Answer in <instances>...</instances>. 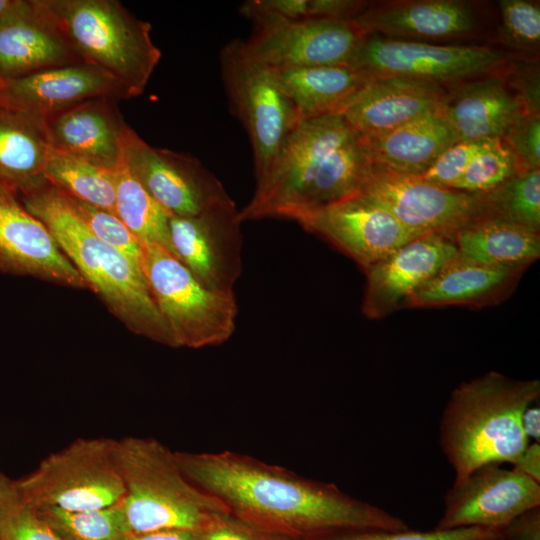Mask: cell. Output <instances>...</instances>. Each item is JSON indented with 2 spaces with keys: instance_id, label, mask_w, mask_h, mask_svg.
<instances>
[{
  "instance_id": "obj_1",
  "label": "cell",
  "mask_w": 540,
  "mask_h": 540,
  "mask_svg": "<svg viewBox=\"0 0 540 540\" xmlns=\"http://www.w3.org/2000/svg\"><path fill=\"white\" fill-rule=\"evenodd\" d=\"M185 476L235 516L307 540L362 529L409 528L399 517L357 499L333 483L233 451H175Z\"/></svg>"
},
{
  "instance_id": "obj_2",
  "label": "cell",
  "mask_w": 540,
  "mask_h": 540,
  "mask_svg": "<svg viewBox=\"0 0 540 540\" xmlns=\"http://www.w3.org/2000/svg\"><path fill=\"white\" fill-rule=\"evenodd\" d=\"M363 137L341 114L301 120L240 211L241 221L296 217L358 193L371 167Z\"/></svg>"
},
{
  "instance_id": "obj_3",
  "label": "cell",
  "mask_w": 540,
  "mask_h": 540,
  "mask_svg": "<svg viewBox=\"0 0 540 540\" xmlns=\"http://www.w3.org/2000/svg\"><path fill=\"white\" fill-rule=\"evenodd\" d=\"M18 194L115 317L131 332L176 348L141 265L97 238L66 196L45 179L20 189Z\"/></svg>"
},
{
  "instance_id": "obj_4",
  "label": "cell",
  "mask_w": 540,
  "mask_h": 540,
  "mask_svg": "<svg viewBox=\"0 0 540 540\" xmlns=\"http://www.w3.org/2000/svg\"><path fill=\"white\" fill-rule=\"evenodd\" d=\"M539 398L538 379L516 380L496 371L460 383L439 422V445L454 480L485 464H513L529 443L521 415Z\"/></svg>"
},
{
  "instance_id": "obj_5",
  "label": "cell",
  "mask_w": 540,
  "mask_h": 540,
  "mask_svg": "<svg viewBox=\"0 0 540 540\" xmlns=\"http://www.w3.org/2000/svg\"><path fill=\"white\" fill-rule=\"evenodd\" d=\"M114 459L125 488L122 500L131 532L204 531L230 513L182 472L175 451L155 438L114 439Z\"/></svg>"
},
{
  "instance_id": "obj_6",
  "label": "cell",
  "mask_w": 540,
  "mask_h": 540,
  "mask_svg": "<svg viewBox=\"0 0 540 540\" xmlns=\"http://www.w3.org/2000/svg\"><path fill=\"white\" fill-rule=\"evenodd\" d=\"M84 63L116 80L129 99L145 90L161 59L149 22L117 0H44Z\"/></svg>"
},
{
  "instance_id": "obj_7",
  "label": "cell",
  "mask_w": 540,
  "mask_h": 540,
  "mask_svg": "<svg viewBox=\"0 0 540 540\" xmlns=\"http://www.w3.org/2000/svg\"><path fill=\"white\" fill-rule=\"evenodd\" d=\"M140 246L144 276L176 348L213 347L231 338L238 315L234 292L206 287L158 244Z\"/></svg>"
},
{
  "instance_id": "obj_8",
  "label": "cell",
  "mask_w": 540,
  "mask_h": 540,
  "mask_svg": "<svg viewBox=\"0 0 540 540\" xmlns=\"http://www.w3.org/2000/svg\"><path fill=\"white\" fill-rule=\"evenodd\" d=\"M220 68L229 106L251 143L257 181L301 119L275 69L255 59L243 40L233 39L223 46Z\"/></svg>"
},
{
  "instance_id": "obj_9",
  "label": "cell",
  "mask_w": 540,
  "mask_h": 540,
  "mask_svg": "<svg viewBox=\"0 0 540 540\" xmlns=\"http://www.w3.org/2000/svg\"><path fill=\"white\" fill-rule=\"evenodd\" d=\"M113 444L110 438H77L15 479L16 486L36 508L83 511L117 504L125 488Z\"/></svg>"
},
{
  "instance_id": "obj_10",
  "label": "cell",
  "mask_w": 540,
  "mask_h": 540,
  "mask_svg": "<svg viewBox=\"0 0 540 540\" xmlns=\"http://www.w3.org/2000/svg\"><path fill=\"white\" fill-rule=\"evenodd\" d=\"M121 158L170 215L188 217L234 206L219 179L194 156L157 148L125 124Z\"/></svg>"
},
{
  "instance_id": "obj_11",
  "label": "cell",
  "mask_w": 540,
  "mask_h": 540,
  "mask_svg": "<svg viewBox=\"0 0 540 540\" xmlns=\"http://www.w3.org/2000/svg\"><path fill=\"white\" fill-rule=\"evenodd\" d=\"M507 57L486 46L433 45L364 35L349 66L367 80L399 77L439 84L490 74Z\"/></svg>"
},
{
  "instance_id": "obj_12",
  "label": "cell",
  "mask_w": 540,
  "mask_h": 540,
  "mask_svg": "<svg viewBox=\"0 0 540 540\" xmlns=\"http://www.w3.org/2000/svg\"><path fill=\"white\" fill-rule=\"evenodd\" d=\"M359 192L393 215L412 239L429 234L452 238L486 215L483 194L439 187L373 164Z\"/></svg>"
},
{
  "instance_id": "obj_13",
  "label": "cell",
  "mask_w": 540,
  "mask_h": 540,
  "mask_svg": "<svg viewBox=\"0 0 540 540\" xmlns=\"http://www.w3.org/2000/svg\"><path fill=\"white\" fill-rule=\"evenodd\" d=\"M249 20L253 31L244 41L247 51L274 69L348 65L364 36L351 19L256 16Z\"/></svg>"
},
{
  "instance_id": "obj_14",
  "label": "cell",
  "mask_w": 540,
  "mask_h": 540,
  "mask_svg": "<svg viewBox=\"0 0 540 540\" xmlns=\"http://www.w3.org/2000/svg\"><path fill=\"white\" fill-rule=\"evenodd\" d=\"M539 506L540 483L501 464H485L454 480L435 528L503 530L516 517Z\"/></svg>"
},
{
  "instance_id": "obj_15",
  "label": "cell",
  "mask_w": 540,
  "mask_h": 540,
  "mask_svg": "<svg viewBox=\"0 0 540 540\" xmlns=\"http://www.w3.org/2000/svg\"><path fill=\"white\" fill-rule=\"evenodd\" d=\"M294 221L331 242L364 271L412 239L393 215L360 192Z\"/></svg>"
},
{
  "instance_id": "obj_16",
  "label": "cell",
  "mask_w": 540,
  "mask_h": 540,
  "mask_svg": "<svg viewBox=\"0 0 540 540\" xmlns=\"http://www.w3.org/2000/svg\"><path fill=\"white\" fill-rule=\"evenodd\" d=\"M241 223L235 205L198 216L171 215V254L206 287L231 292L242 270Z\"/></svg>"
},
{
  "instance_id": "obj_17",
  "label": "cell",
  "mask_w": 540,
  "mask_h": 540,
  "mask_svg": "<svg viewBox=\"0 0 540 540\" xmlns=\"http://www.w3.org/2000/svg\"><path fill=\"white\" fill-rule=\"evenodd\" d=\"M0 272L88 288L47 227L23 205L17 189L1 182Z\"/></svg>"
},
{
  "instance_id": "obj_18",
  "label": "cell",
  "mask_w": 540,
  "mask_h": 540,
  "mask_svg": "<svg viewBox=\"0 0 540 540\" xmlns=\"http://www.w3.org/2000/svg\"><path fill=\"white\" fill-rule=\"evenodd\" d=\"M2 108L40 122L97 97L129 99L125 89L101 69L78 63L2 79Z\"/></svg>"
},
{
  "instance_id": "obj_19",
  "label": "cell",
  "mask_w": 540,
  "mask_h": 540,
  "mask_svg": "<svg viewBox=\"0 0 540 540\" xmlns=\"http://www.w3.org/2000/svg\"><path fill=\"white\" fill-rule=\"evenodd\" d=\"M451 237L429 234L413 238L384 260L365 270L363 313L385 317L402 306L457 256Z\"/></svg>"
},
{
  "instance_id": "obj_20",
  "label": "cell",
  "mask_w": 540,
  "mask_h": 540,
  "mask_svg": "<svg viewBox=\"0 0 540 540\" xmlns=\"http://www.w3.org/2000/svg\"><path fill=\"white\" fill-rule=\"evenodd\" d=\"M446 96L433 82L399 77L371 79L339 114L363 137H375L440 109Z\"/></svg>"
},
{
  "instance_id": "obj_21",
  "label": "cell",
  "mask_w": 540,
  "mask_h": 540,
  "mask_svg": "<svg viewBox=\"0 0 540 540\" xmlns=\"http://www.w3.org/2000/svg\"><path fill=\"white\" fill-rule=\"evenodd\" d=\"M84 63L44 0L0 26V77L17 78L38 71Z\"/></svg>"
},
{
  "instance_id": "obj_22",
  "label": "cell",
  "mask_w": 540,
  "mask_h": 540,
  "mask_svg": "<svg viewBox=\"0 0 540 540\" xmlns=\"http://www.w3.org/2000/svg\"><path fill=\"white\" fill-rule=\"evenodd\" d=\"M117 101L92 98L48 117L41 124L49 145L115 169L121 158V136L126 124Z\"/></svg>"
},
{
  "instance_id": "obj_23",
  "label": "cell",
  "mask_w": 540,
  "mask_h": 540,
  "mask_svg": "<svg viewBox=\"0 0 540 540\" xmlns=\"http://www.w3.org/2000/svg\"><path fill=\"white\" fill-rule=\"evenodd\" d=\"M526 268L485 264L457 255L414 293L405 307L496 304L512 293Z\"/></svg>"
},
{
  "instance_id": "obj_24",
  "label": "cell",
  "mask_w": 540,
  "mask_h": 540,
  "mask_svg": "<svg viewBox=\"0 0 540 540\" xmlns=\"http://www.w3.org/2000/svg\"><path fill=\"white\" fill-rule=\"evenodd\" d=\"M351 21L363 35L381 37H453L471 32L476 25L475 16L467 5L451 0L365 7Z\"/></svg>"
},
{
  "instance_id": "obj_25",
  "label": "cell",
  "mask_w": 540,
  "mask_h": 540,
  "mask_svg": "<svg viewBox=\"0 0 540 540\" xmlns=\"http://www.w3.org/2000/svg\"><path fill=\"white\" fill-rule=\"evenodd\" d=\"M363 140L373 165L412 176L422 175L458 141L443 106L383 135Z\"/></svg>"
},
{
  "instance_id": "obj_26",
  "label": "cell",
  "mask_w": 540,
  "mask_h": 540,
  "mask_svg": "<svg viewBox=\"0 0 540 540\" xmlns=\"http://www.w3.org/2000/svg\"><path fill=\"white\" fill-rule=\"evenodd\" d=\"M443 109L458 141L503 139L525 114L517 96L497 77L472 82L446 96Z\"/></svg>"
},
{
  "instance_id": "obj_27",
  "label": "cell",
  "mask_w": 540,
  "mask_h": 540,
  "mask_svg": "<svg viewBox=\"0 0 540 540\" xmlns=\"http://www.w3.org/2000/svg\"><path fill=\"white\" fill-rule=\"evenodd\" d=\"M459 257L492 265L528 267L540 256V235L500 218H476L452 236Z\"/></svg>"
},
{
  "instance_id": "obj_28",
  "label": "cell",
  "mask_w": 540,
  "mask_h": 540,
  "mask_svg": "<svg viewBox=\"0 0 540 540\" xmlns=\"http://www.w3.org/2000/svg\"><path fill=\"white\" fill-rule=\"evenodd\" d=\"M301 120L340 113L368 81L349 65L275 69Z\"/></svg>"
},
{
  "instance_id": "obj_29",
  "label": "cell",
  "mask_w": 540,
  "mask_h": 540,
  "mask_svg": "<svg viewBox=\"0 0 540 540\" xmlns=\"http://www.w3.org/2000/svg\"><path fill=\"white\" fill-rule=\"evenodd\" d=\"M40 121L0 109V182L20 189L39 182L49 149Z\"/></svg>"
},
{
  "instance_id": "obj_30",
  "label": "cell",
  "mask_w": 540,
  "mask_h": 540,
  "mask_svg": "<svg viewBox=\"0 0 540 540\" xmlns=\"http://www.w3.org/2000/svg\"><path fill=\"white\" fill-rule=\"evenodd\" d=\"M43 178L64 194L116 215L114 169L49 146Z\"/></svg>"
},
{
  "instance_id": "obj_31",
  "label": "cell",
  "mask_w": 540,
  "mask_h": 540,
  "mask_svg": "<svg viewBox=\"0 0 540 540\" xmlns=\"http://www.w3.org/2000/svg\"><path fill=\"white\" fill-rule=\"evenodd\" d=\"M115 213L140 243H154L171 253L170 214L144 189L122 158L114 169Z\"/></svg>"
},
{
  "instance_id": "obj_32",
  "label": "cell",
  "mask_w": 540,
  "mask_h": 540,
  "mask_svg": "<svg viewBox=\"0 0 540 540\" xmlns=\"http://www.w3.org/2000/svg\"><path fill=\"white\" fill-rule=\"evenodd\" d=\"M483 197L486 215L539 233V169L519 171Z\"/></svg>"
},
{
  "instance_id": "obj_33",
  "label": "cell",
  "mask_w": 540,
  "mask_h": 540,
  "mask_svg": "<svg viewBox=\"0 0 540 540\" xmlns=\"http://www.w3.org/2000/svg\"><path fill=\"white\" fill-rule=\"evenodd\" d=\"M37 509L44 520L67 540H127L133 534L122 501L111 506L83 511Z\"/></svg>"
},
{
  "instance_id": "obj_34",
  "label": "cell",
  "mask_w": 540,
  "mask_h": 540,
  "mask_svg": "<svg viewBox=\"0 0 540 540\" xmlns=\"http://www.w3.org/2000/svg\"><path fill=\"white\" fill-rule=\"evenodd\" d=\"M0 540H67L19 492L15 479L0 471Z\"/></svg>"
},
{
  "instance_id": "obj_35",
  "label": "cell",
  "mask_w": 540,
  "mask_h": 540,
  "mask_svg": "<svg viewBox=\"0 0 540 540\" xmlns=\"http://www.w3.org/2000/svg\"><path fill=\"white\" fill-rule=\"evenodd\" d=\"M519 172L512 149L503 139H495L469 164L452 189L486 194Z\"/></svg>"
},
{
  "instance_id": "obj_36",
  "label": "cell",
  "mask_w": 540,
  "mask_h": 540,
  "mask_svg": "<svg viewBox=\"0 0 540 540\" xmlns=\"http://www.w3.org/2000/svg\"><path fill=\"white\" fill-rule=\"evenodd\" d=\"M64 195L77 215L97 238L141 265L140 242L117 215L90 203Z\"/></svg>"
},
{
  "instance_id": "obj_37",
  "label": "cell",
  "mask_w": 540,
  "mask_h": 540,
  "mask_svg": "<svg viewBox=\"0 0 540 540\" xmlns=\"http://www.w3.org/2000/svg\"><path fill=\"white\" fill-rule=\"evenodd\" d=\"M308 540V539H307ZM309 540H503L502 530L463 527L431 531L362 529L336 532Z\"/></svg>"
},
{
  "instance_id": "obj_38",
  "label": "cell",
  "mask_w": 540,
  "mask_h": 540,
  "mask_svg": "<svg viewBox=\"0 0 540 540\" xmlns=\"http://www.w3.org/2000/svg\"><path fill=\"white\" fill-rule=\"evenodd\" d=\"M494 140L457 141L443 151L420 177L436 186L452 189L472 160Z\"/></svg>"
},
{
  "instance_id": "obj_39",
  "label": "cell",
  "mask_w": 540,
  "mask_h": 540,
  "mask_svg": "<svg viewBox=\"0 0 540 540\" xmlns=\"http://www.w3.org/2000/svg\"><path fill=\"white\" fill-rule=\"evenodd\" d=\"M503 33L518 47H536L540 42V6L528 0L499 1Z\"/></svg>"
},
{
  "instance_id": "obj_40",
  "label": "cell",
  "mask_w": 540,
  "mask_h": 540,
  "mask_svg": "<svg viewBox=\"0 0 540 540\" xmlns=\"http://www.w3.org/2000/svg\"><path fill=\"white\" fill-rule=\"evenodd\" d=\"M503 140L515 154L519 171L539 169V115L523 114L508 130Z\"/></svg>"
},
{
  "instance_id": "obj_41",
  "label": "cell",
  "mask_w": 540,
  "mask_h": 540,
  "mask_svg": "<svg viewBox=\"0 0 540 540\" xmlns=\"http://www.w3.org/2000/svg\"><path fill=\"white\" fill-rule=\"evenodd\" d=\"M200 540H300L266 529L231 512L202 531Z\"/></svg>"
},
{
  "instance_id": "obj_42",
  "label": "cell",
  "mask_w": 540,
  "mask_h": 540,
  "mask_svg": "<svg viewBox=\"0 0 540 540\" xmlns=\"http://www.w3.org/2000/svg\"><path fill=\"white\" fill-rule=\"evenodd\" d=\"M502 533L503 540H540V506L516 517Z\"/></svg>"
},
{
  "instance_id": "obj_43",
  "label": "cell",
  "mask_w": 540,
  "mask_h": 540,
  "mask_svg": "<svg viewBox=\"0 0 540 540\" xmlns=\"http://www.w3.org/2000/svg\"><path fill=\"white\" fill-rule=\"evenodd\" d=\"M512 469L540 483V443L529 442L512 464Z\"/></svg>"
},
{
  "instance_id": "obj_44",
  "label": "cell",
  "mask_w": 540,
  "mask_h": 540,
  "mask_svg": "<svg viewBox=\"0 0 540 540\" xmlns=\"http://www.w3.org/2000/svg\"><path fill=\"white\" fill-rule=\"evenodd\" d=\"M523 434L528 442L540 443V405L539 401L525 408L520 419Z\"/></svg>"
},
{
  "instance_id": "obj_45",
  "label": "cell",
  "mask_w": 540,
  "mask_h": 540,
  "mask_svg": "<svg viewBox=\"0 0 540 540\" xmlns=\"http://www.w3.org/2000/svg\"><path fill=\"white\" fill-rule=\"evenodd\" d=\"M202 531L161 530L134 533L127 540H200Z\"/></svg>"
},
{
  "instance_id": "obj_46",
  "label": "cell",
  "mask_w": 540,
  "mask_h": 540,
  "mask_svg": "<svg viewBox=\"0 0 540 540\" xmlns=\"http://www.w3.org/2000/svg\"><path fill=\"white\" fill-rule=\"evenodd\" d=\"M27 4L28 0H0V26L17 17Z\"/></svg>"
},
{
  "instance_id": "obj_47",
  "label": "cell",
  "mask_w": 540,
  "mask_h": 540,
  "mask_svg": "<svg viewBox=\"0 0 540 540\" xmlns=\"http://www.w3.org/2000/svg\"><path fill=\"white\" fill-rule=\"evenodd\" d=\"M2 108L1 77H0V109Z\"/></svg>"
},
{
  "instance_id": "obj_48",
  "label": "cell",
  "mask_w": 540,
  "mask_h": 540,
  "mask_svg": "<svg viewBox=\"0 0 540 540\" xmlns=\"http://www.w3.org/2000/svg\"><path fill=\"white\" fill-rule=\"evenodd\" d=\"M309 540V539H308Z\"/></svg>"
}]
</instances>
